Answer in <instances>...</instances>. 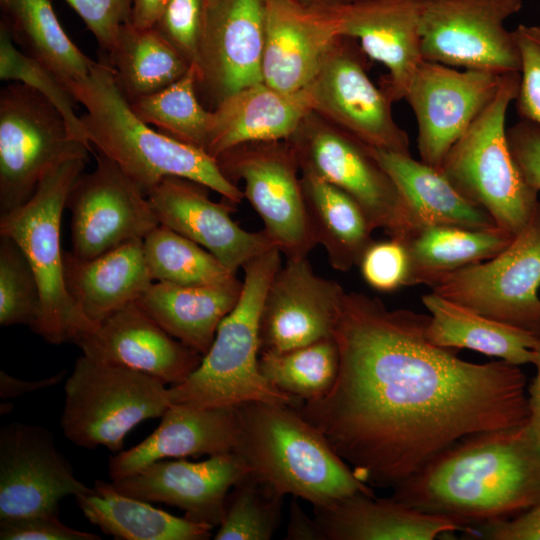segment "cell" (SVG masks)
Segmentation results:
<instances>
[{"instance_id":"obj_20","label":"cell","mask_w":540,"mask_h":540,"mask_svg":"<svg viewBox=\"0 0 540 540\" xmlns=\"http://www.w3.org/2000/svg\"><path fill=\"white\" fill-rule=\"evenodd\" d=\"M208 189L189 179L168 176L146 196L161 225L202 246L236 274L249 260L276 246L264 229L251 232L241 228L231 218V207L212 201Z\"/></svg>"},{"instance_id":"obj_30","label":"cell","mask_w":540,"mask_h":540,"mask_svg":"<svg viewBox=\"0 0 540 540\" xmlns=\"http://www.w3.org/2000/svg\"><path fill=\"white\" fill-rule=\"evenodd\" d=\"M371 150L404 198L412 230L431 225L496 227L492 217L459 193L438 169L415 160L411 154Z\"/></svg>"},{"instance_id":"obj_12","label":"cell","mask_w":540,"mask_h":540,"mask_svg":"<svg viewBox=\"0 0 540 540\" xmlns=\"http://www.w3.org/2000/svg\"><path fill=\"white\" fill-rule=\"evenodd\" d=\"M522 6V0H420L423 59L500 74L519 72V48L504 23Z\"/></svg>"},{"instance_id":"obj_17","label":"cell","mask_w":540,"mask_h":540,"mask_svg":"<svg viewBox=\"0 0 540 540\" xmlns=\"http://www.w3.org/2000/svg\"><path fill=\"white\" fill-rule=\"evenodd\" d=\"M90 487L79 481L47 429L12 422L0 431V520L59 514V504Z\"/></svg>"},{"instance_id":"obj_21","label":"cell","mask_w":540,"mask_h":540,"mask_svg":"<svg viewBox=\"0 0 540 540\" xmlns=\"http://www.w3.org/2000/svg\"><path fill=\"white\" fill-rule=\"evenodd\" d=\"M264 43L263 0H219L207 11L197 87L217 106L230 94L263 82Z\"/></svg>"},{"instance_id":"obj_18","label":"cell","mask_w":540,"mask_h":540,"mask_svg":"<svg viewBox=\"0 0 540 540\" xmlns=\"http://www.w3.org/2000/svg\"><path fill=\"white\" fill-rule=\"evenodd\" d=\"M345 294L338 282L317 275L307 257L287 259L264 299L260 353L333 338Z\"/></svg>"},{"instance_id":"obj_6","label":"cell","mask_w":540,"mask_h":540,"mask_svg":"<svg viewBox=\"0 0 540 540\" xmlns=\"http://www.w3.org/2000/svg\"><path fill=\"white\" fill-rule=\"evenodd\" d=\"M88 159L73 158L52 170L24 205L0 215V235L12 238L38 282L40 313L32 329L50 344L74 342L95 327L69 294L61 248V218L70 189Z\"/></svg>"},{"instance_id":"obj_43","label":"cell","mask_w":540,"mask_h":540,"mask_svg":"<svg viewBox=\"0 0 540 540\" xmlns=\"http://www.w3.org/2000/svg\"><path fill=\"white\" fill-rule=\"evenodd\" d=\"M206 16L205 0H170L154 27L196 65Z\"/></svg>"},{"instance_id":"obj_40","label":"cell","mask_w":540,"mask_h":540,"mask_svg":"<svg viewBox=\"0 0 540 540\" xmlns=\"http://www.w3.org/2000/svg\"><path fill=\"white\" fill-rule=\"evenodd\" d=\"M283 498L248 473L229 492L214 539H271L281 521Z\"/></svg>"},{"instance_id":"obj_19","label":"cell","mask_w":540,"mask_h":540,"mask_svg":"<svg viewBox=\"0 0 540 540\" xmlns=\"http://www.w3.org/2000/svg\"><path fill=\"white\" fill-rule=\"evenodd\" d=\"M248 473L244 459L231 452L201 462L159 460L111 482L124 495L178 507L187 519L214 528L222 522L230 489Z\"/></svg>"},{"instance_id":"obj_41","label":"cell","mask_w":540,"mask_h":540,"mask_svg":"<svg viewBox=\"0 0 540 540\" xmlns=\"http://www.w3.org/2000/svg\"><path fill=\"white\" fill-rule=\"evenodd\" d=\"M0 78L19 81L39 91L61 113L71 135L92 150L74 110L77 101L73 94L52 71L16 48L3 23L0 25Z\"/></svg>"},{"instance_id":"obj_10","label":"cell","mask_w":540,"mask_h":540,"mask_svg":"<svg viewBox=\"0 0 540 540\" xmlns=\"http://www.w3.org/2000/svg\"><path fill=\"white\" fill-rule=\"evenodd\" d=\"M302 173L346 192L374 229L402 239L412 230L408 206L371 147L312 112L289 139Z\"/></svg>"},{"instance_id":"obj_53","label":"cell","mask_w":540,"mask_h":540,"mask_svg":"<svg viewBox=\"0 0 540 540\" xmlns=\"http://www.w3.org/2000/svg\"><path fill=\"white\" fill-rule=\"evenodd\" d=\"M534 365L537 372L528 388L529 417L527 424L540 448V343Z\"/></svg>"},{"instance_id":"obj_1","label":"cell","mask_w":540,"mask_h":540,"mask_svg":"<svg viewBox=\"0 0 540 540\" xmlns=\"http://www.w3.org/2000/svg\"><path fill=\"white\" fill-rule=\"evenodd\" d=\"M429 320L346 292L335 382L296 408L367 484L394 488L460 440L528 421L521 368L461 359L427 339Z\"/></svg>"},{"instance_id":"obj_37","label":"cell","mask_w":540,"mask_h":540,"mask_svg":"<svg viewBox=\"0 0 540 540\" xmlns=\"http://www.w3.org/2000/svg\"><path fill=\"white\" fill-rule=\"evenodd\" d=\"M198 70L188 71L167 87L129 103L135 115L159 132L206 152L212 112L200 104ZM207 153V152H206Z\"/></svg>"},{"instance_id":"obj_29","label":"cell","mask_w":540,"mask_h":540,"mask_svg":"<svg viewBox=\"0 0 540 540\" xmlns=\"http://www.w3.org/2000/svg\"><path fill=\"white\" fill-rule=\"evenodd\" d=\"M243 282L182 286L152 283L136 303L168 334L205 355L218 326L239 300Z\"/></svg>"},{"instance_id":"obj_8","label":"cell","mask_w":540,"mask_h":540,"mask_svg":"<svg viewBox=\"0 0 540 540\" xmlns=\"http://www.w3.org/2000/svg\"><path fill=\"white\" fill-rule=\"evenodd\" d=\"M60 427L73 444L122 449L127 434L171 405L169 388L148 374L82 355L65 386Z\"/></svg>"},{"instance_id":"obj_14","label":"cell","mask_w":540,"mask_h":540,"mask_svg":"<svg viewBox=\"0 0 540 540\" xmlns=\"http://www.w3.org/2000/svg\"><path fill=\"white\" fill-rule=\"evenodd\" d=\"M352 38L340 37L307 86L313 112L369 147L410 154L391 100L370 80L365 56Z\"/></svg>"},{"instance_id":"obj_54","label":"cell","mask_w":540,"mask_h":540,"mask_svg":"<svg viewBox=\"0 0 540 540\" xmlns=\"http://www.w3.org/2000/svg\"><path fill=\"white\" fill-rule=\"evenodd\" d=\"M302 2L316 7L329 8L351 3L352 0H301Z\"/></svg>"},{"instance_id":"obj_22","label":"cell","mask_w":540,"mask_h":540,"mask_svg":"<svg viewBox=\"0 0 540 540\" xmlns=\"http://www.w3.org/2000/svg\"><path fill=\"white\" fill-rule=\"evenodd\" d=\"M74 343L91 360L130 368L171 386L184 382L203 357L168 334L136 302L115 311Z\"/></svg>"},{"instance_id":"obj_15","label":"cell","mask_w":540,"mask_h":540,"mask_svg":"<svg viewBox=\"0 0 540 540\" xmlns=\"http://www.w3.org/2000/svg\"><path fill=\"white\" fill-rule=\"evenodd\" d=\"M96 168L81 173L66 200L71 211V253L89 260L160 225L146 194L110 158L97 152Z\"/></svg>"},{"instance_id":"obj_35","label":"cell","mask_w":540,"mask_h":540,"mask_svg":"<svg viewBox=\"0 0 540 540\" xmlns=\"http://www.w3.org/2000/svg\"><path fill=\"white\" fill-rule=\"evenodd\" d=\"M105 59L129 103L172 84L191 65L155 27L130 22L120 26Z\"/></svg>"},{"instance_id":"obj_45","label":"cell","mask_w":540,"mask_h":540,"mask_svg":"<svg viewBox=\"0 0 540 540\" xmlns=\"http://www.w3.org/2000/svg\"><path fill=\"white\" fill-rule=\"evenodd\" d=\"M513 32L520 53L516 109L521 119L540 127V24H519Z\"/></svg>"},{"instance_id":"obj_49","label":"cell","mask_w":540,"mask_h":540,"mask_svg":"<svg viewBox=\"0 0 540 540\" xmlns=\"http://www.w3.org/2000/svg\"><path fill=\"white\" fill-rule=\"evenodd\" d=\"M478 527L484 539L540 540V501L512 518Z\"/></svg>"},{"instance_id":"obj_9","label":"cell","mask_w":540,"mask_h":540,"mask_svg":"<svg viewBox=\"0 0 540 540\" xmlns=\"http://www.w3.org/2000/svg\"><path fill=\"white\" fill-rule=\"evenodd\" d=\"M91 151L76 140L58 109L19 81L0 92V215L31 199L46 174Z\"/></svg>"},{"instance_id":"obj_3","label":"cell","mask_w":540,"mask_h":540,"mask_svg":"<svg viewBox=\"0 0 540 540\" xmlns=\"http://www.w3.org/2000/svg\"><path fill=\"white\" fill-rule=\"evenodd\" d=\"M86 108L80 116L87 140L114 161L146 194L168 176L200 183L233 203L244 193L204 150L153 130L132 111L111 67L95 62L90 74L67 85Z\"/></svg>"},{"instance_id":"obj_4","label":"cell","mask_w":540,"mask_h":540,"mask_svg":"<svg viewBox=\"0 0 540 540\" xmlns=\"http://www.w3.org/2000/svg\"><path fill=\"white\" fill-rule=\"evenodd\" d=\"M235 409L239 434L234 452L256 479L277 494L304 499L313 507L354 495L374 496L295 407L252 401Z\"/></svg>"},{"instance_id":"obj_31","label":"cell","mask_w":540,"mask_h":540,"mask_svg":"<svg viewBox=\"0 0 540 540\" xmlns=\"http://www.w3.org/2000/svg\"><path fill=\"white\" fill-rule=\"evenodd\" d=\"M430 312L427 339L440 347L473 351L514 365L534 364L540 335L470 310L434 292L422 296Z\"/></svg>"},{"instance_id":"obj_24","label":"cell","mask_w":540,"mask_h":540,"mask_svg":"<svg viewBox=\"0 0 540 540\" xmlns=\"http://www.w3.org/2000/svg\"><path fill=\"white\" fill-rule=\"evenodd\" d=\"M340 36L358 40L363 52L388 70L382 90L391 102L404 99L424 60L420 0L354 1L328 8Z\"/></svg>"},{"instance_id":"obj_28","label":"cell","mask_w":540,"mask_h":540,"mask_svg":"<svg viewBox=\"0 0 540 540\" xmlns=\"http://www.w3.org/2000/svg\"><path fill=\"white\" fill-rule=\"evenodd\" d=\"M65 283L72 299L95 326L136 302L153 283L143 239H135L89 260L64 251Z\"/></svg>"},{"instance_id":"obj_52","label":"cell","mask_w":540,"mask_h":540,"mask_svg":"<svg viewBox=\"0 0 540 540\" xmlns=\"http://www.w3.org/2000/svg\"><path fill=\"white\" fill-rule=\"evenodd\" d=\"M170 0H132L130 23L139 28L156 25Z\"/></svg>"},{"instance_id":"obj_27","label":"cell","mask_w":540,"mask_h":540,"mask_svg":"<svg viewBox=\"0 0 540 540\" xmlns=\"http://www.w3.org/2000/svg\"><path fill=\"white\" fill-rule=\"evenodd\" d=\"M325 540H433L456 531L459 523L428 514L394 499L354 495L331 505L313 507Z\"/></svg>"},{"instance_id":"obj_33","label":"cell","mask_w":540,"mask_h":540,"mask_svg":"<svg viewBox=\"0 0 540 540\" xmlns=\"http://www.w3.org/2000/svg\"><path fill=\"white\" fill-rule=\"evenodd\" d=\"M513 237L497 226L472 229L431 225L414 229L400 239L410 260L408 286L432 287L446 274L493 258Z\"/></svg>"},{"instance_id":"obj_7","label":"cell","mask_w":540,"mask_h":540,"mask_svg":"<svg viewBox=\"0 0 540 540\" xmlns=\"http://www.w3.org/2000/svg\"><path fill=\"white\" fill-rule=\"evenodd\" d=\"M519 80V72L503 75L494 99L451 147L439 168L459 193L513 236L527 224L539 202L538 192L525 182L513 160L505 128Z\"/></svg>"},{"instance_id":"obj_55","label":"cell","mask_w":540,"mask_h":540,"mask_svg":"<svg viewBox=\"0 0 540 540\" xmlns=\"http://www.w3.org/2000/svg\"><path fill=\"white\" fill-rule=\"evenodd\" d=\"M218 2L219 0H205L207 11L214 8Z\"/></svg>"},{"instance_id":"obj_34","label":"cell","mask_w":540,"mask_h":540,"mask_svg":"<svg viewBox=\"0 0 540 540\" xmlns=\"http://www.w3.org/2000/svg\"><path fill=\"white\" fill-rule=\"evenodd\" d=\"M301 184L310 227L330 265L347 272L357 266L375 230L361 206L338 187L307 173Z\"/></svg>"},{"instance_id":"obj_50","label":"cell","mask_w":540,"mask_h":540,"mask_svg":"<svg viewBox=\"0 0 540 540\" xmlns=\"http://www.w3.org/2000/svg\"><path fill=\"white\" fill-rule=\"evenodd\" d=\"M65 371L45 379L26 381L7 372L0 371V396L2 399L15 398L33 391L48 388L59 383L65 376Z\"/></svg>"},{"instance_id":"obj_39","label":"cell","mask_w":540,"mask_h":540,"mask_svg":"<svg viewBox=\"0 0 540 540\" xmlns=\"http://www.w3.org/2000/svg\"><path fill=\"white\" fill-rule=\"evenodd\" d=\"M143 245L146 262L156 282L201 286L236 277L205 248L164 225L154 228L143 239Z\"/></svg>"},{"instance_id":"obj_13","label":"cell","mask_w":540,"mask_h":540,"mask_svg":"<svg viewBox=\"0 0 540 540\" xmlns=\"http://www.w3.org/2000/svg\"><path fill=\"white\" fill-rule=\"evenodd\" d=\"M216 161L230 181H244L245 198L281 253L287 259L307 257L317 244L292 145L280 141L243 144L225 151Z\"/></svg>"},{"instance_id":"obj_48","label":"cell","mask_w":540,"mask_h":540,"mask_svg":"<svg viewBox=\"0 0 540 540\" xmlns=\"http://www.w3.org/2000/svg\"><path fill=\"white\" fill-rule=\"evenodd\" d=\"M513 160L525 182L540 192V127L520 119L507 129Z\"/></svg>"},{"instance_id":"obj_2","label":"cell","mask_w":540,"mask_h":540,"mask_svg":"<svg viewBox=\"0 0 540 540\" xmlns=\"http://www.w3.org/2000/svg\"><path fill=\"white\" fill-rule=\"evenodd\" d=\"M392 499L465 528L540 501V448L527 424L468 436L394 487Z\"/></svg>"},{"instance_id":"obj_36","label":"cell","mask_w":540,"mask_h":540,"mask_svg":"<svg viewBox=\"0 0 540 540\" xmlns=\"http://www.w3.org/2000/svg\"><path fill=\"white\" fill-rule=\"evenodd\" d=\"M2 9L1 23L21 52L52 71L66 86L90 74L95 61L64 32L49 0H8Z\"/></svg>"},{"instance_id":"obj_51","label":"cell","mask_w":540,"mask_h":540,"mask_svg":"<svg viewBox=\"0 0 540 540\" xmlns=\"http://www.w3.org/2000/svg\"><path fill=\"white\" fill-rule=\"evenodd\" d=\"M286 536L288 540H325L317 521L310 519L296 500L292 502L290 507Z\"/></svg>"},{"instance_id":"obj_16","label":"cell","mask_w":540,"mask_h":540,"mask_svg":"<svg viewBox=\"0 0 540 540\" xmlns=\"http://www.w3.org/2000/svg\"><path fill=\"white\" fill-rule=\"evenodd\" d=\"M504 74L420 63L404 99L417 120L423 163L439 170L451 147L494 99Z\"/></svg>"},{"instance_id":"obj_46","label":"cell","mask_w":540,"mask_h":540,"mask_svg":"<svg viewBox=\"0 0 540 540\" xmlns=\"http://www.w3.org/2000/svg\"><path fill=\"white\" fill-rule=\"evenodd\" d=\"M95 36L100 48L111 51L121 25L130 22L132 0H65Z\"/></svg>"},{"instance_id":"obj_11","label":"cell","mask_w":540,"mask_h":540,"mask_svg":"<svg viewBox=\"0 0 540 540\" xmlns=\"http://www.w3.org/2000/svg\"><path fill=\"white\" fill-rule=\"evenodd\" d=\"M437 295L540 335V201L499 254L441 277Z\"/></svg>"},{"instance_id":"obj_38","label":"cell","mask_w":540,"mask_h":540,"mask_svg":"<svg viewBox=\"0 0 540 540\" xmlns=\"http://www.w3.org/2000/svg\"><path fill=\"white\" fill-rule=\"evenodd\" d=\"M338 367L339 351L334 337L259 355V369L266 380L301 402L325 396L335 382Z\"/></svg>"},{"instance_id":"obj_25","label":"cell","mask_w":540,"mask_h":540,"mask_svg":"<svg viewBox=\"0 0 540 540\" xmlns=\"http://www.w3.org/2000/svg\"><path fill=\"white\" fill-rule=\"evenodd\" d=\"M157 429L136 446L110 457V478L127 477L166 458L215 456L234 452L239 434L235 407L171 404Z\"/></svg>"},{"instance_id":"obj_44","label":"cell","mask_w":540,"mask_h":540,"mask_svg":"<svg viewBox=\"0 0 540 540\" xmlns=\"http://www.w3.org/2000/svg\"><path fill=\"white\" fill-rule=\"evenodd\" d=\"M358 266L364 281L377 291L392 292L408 286L410 260L400 239L372 241Z\"/></svg>"},{"instance_id":"obj_47","label":"cell","mask_w":540,"mask_h":540,"mask_svg":"<svg viewBox=\"0 0 540 540\" xmlns=\"http://www.w3.org/2000/svg\"><path fill=\"white\" fill-rule=\"evenodd\" d=\"M1 540H100L97 534L65 525L59 514H36L0 520Z\"/></svg>"},{"instance_id":"obj_57","label":"cell","mask_w":540,"mask_h":540,"mask_svg":"<svg viewBox=\"0 0 540 540\" xmlns=\"http://www.w3.org/2000/svg\"><path fill=\"white\" fill-rule=\"evenodd\" d=\"M354 1H367V0H352V2H354Z\"/></svg>"},{"instance_id":"obj_5","label":"cell","mask_w":540,"mask_h":540,"mask_svg":"<svg viewBox=\"0 0 540 540\" xmlns=\"http://www.w3.org/2000/svg\"><path fill=\"white\" fill-rule=\"evenodd\" d=\"M280 254L274 247L244 264L238 302L219 324L199 366L184 382L169 387L171 404L235 407L262 401L295 408L302 404L276 389L259 369L261 313L267 290L281 267Z\"/></svg>"},{"instance_id":"obj_23","label":"cell","mask_w":540,"mask_h":540,"mask_svg":"<svg viewBox=\"0 0 540 540\" xmlns=\"http://www.w3.org/2000/svg\"><path fill=\"white\" fill-rule=\"evenodd\" d=\"M263 82L283 92L306 88L340 36L328 8L301 0H263Z\"/></svg>"},{"instance_id":"obj_56","label":"cell","mask_w":540,"mask_h":540,"mask_svg":"<svg viewBox=\"0 0 540 540\" xmlns=\"http://www.w3.org/2000/svg\"><path fill=\"white\" fill-rule=\"evenodd\" d=\"M8 0H0L1 6L4 5Z\"/></svg>"},{"instance_id":"obj_26","label":"cell","mask_w":540,"mask_h":540,"mask_svg":"<svg viewBox=\"0 0 540 540\" xmlns=\"http://www.w3.org/2000/svg\"><path fill=\"white\" fill-rule=\"evenodd\" d=\"M313 112L308 88L283 92L264 82L221 100L210 122L206 152L216 159L234 147L289 140Z\"/></svg>"},{"instance_id":"obj_32","label":"cell","mask_w":540,"mask_h":540,"mask_svg":"<svg viewBox=\"0 0 540 540\" xmlns=\"http://www.w3.org/2000/svg\"><path fill=\"white\" fill-rule=\"evenodd\" d=\"M74 498L90 523L116 539L206 540L213 529L124 495L112 482L97 480L87 492Z\"/></svg>"},{"instance_id":"obj_42","label":"cell","mask_w":540,"mask_h":540,"mask_svg":"<svg viewBox=\"0 0 540 540\" xmlns=\"http://www.w3.org/2000/svg\"><path fill=\"white\" fill-rule=\"evenodd\" d=\"M41 306L35 274L20 247L0 235V324L35 327Z\"/></svg>"}]
</instances>
